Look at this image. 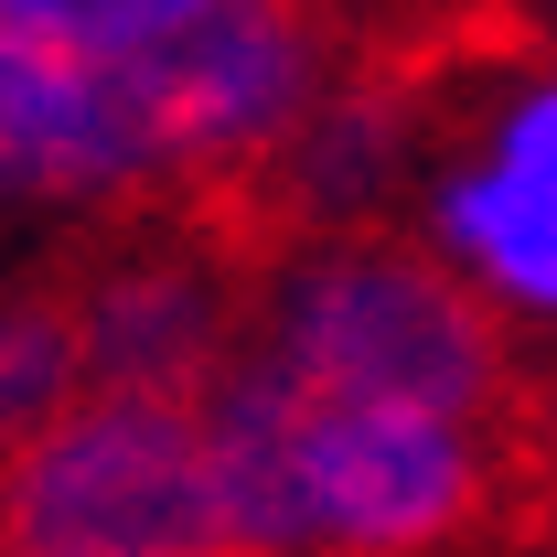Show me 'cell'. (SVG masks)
I'll return each mask as SVG.
<instances>
[{
	"mask_svg": "<svg viewBox=\"0 0 557 557\" xmlns=\"http://www.w3.org/2000/svg\"><path fill=\"white\" fill-rule=\"evenodd\" d=\"M0 557H269L214 472L205 397L86 386L0 450Z\"/></svg>",
	"mask_w": 557,
	"mask_h": 557,
	"instance_id": "cell-1",
	"label": "cell"
},
{
	"mask_svg": "<svg viewBox=\"0 0 557 557\" xmlns=\"http://www.w3.org/2000/svg\"><path fill=\"white\" fill-rule=\"evenodd\" d=\"M289 450L333 557H418V547H515L536 557V504L472 429L397 397H322L289 386Z\"/></svg>",
	"mask_w": 557,
	"mask_h": 557,
	"instance_id": "cell-2",
	"label": "cell"
},
{
	"mask_svg": "<svg viewBox=\"0 0 557 557\" xmlns=\"http://www.w3.org/2000/svg\"><path fill=\"white\" fill-rule=\"evenodd\" d=\"M139 183H150V139L119 65H75L22 22H0V194L119 205Z\"/></svg>",
	"mask_w": 557,
	"mask_h": 557,
	"instance_id": "cell-3",
	"label": "cell"
},
{
	"mask_svg": "<svg viewBox=\"0 0 557 557\" xmlns=\"http://www.w3.org/2000/svg\"><path fill=\"white\" fill-rule=\"evenodd\" d=\"M440 236H450L493 289L557 311V183H525V172L483 161V172H461V183L440 194Z\"/></svg>",
	"mask_w": 557,
	"mask_h": 557,
	"instance_id": "cell-4",
	"label": "cell"
},
{
	"mask_svg": "<svg viewBox=\"0 0 557 557\" xmlns=\"http://www.w3.org/2000/svg\"><path fill=\"white\" fill-rule=\"evenodd\" d=\"M97 375H86V322H75L65 278L44 289H11L0 300V450L33 440L44 418H65Z\"/></svg>",
	"mask_w": 557,
	"mask_h": 557,
	"instance_id": "cell-5",
	"label": "cell"
}]
</instances>
